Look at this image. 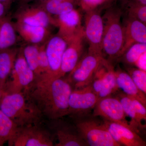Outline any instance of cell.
<instances>
[{"instance_id":"24","label":"cell","mask_w":146,"mask_h":146,"mask_svg":"<svg viewBox=\"0 0 146 146\" xmlns=\"http://www.w3.org/2000/svg\"><path fill=\"white\" fill-rule=\"evenodd\" d=\"M18 127L0 110V146L13 137Z\"/></svg>"},{"instance_id":"27","label":"cell","mask_w":146,"mask_h":146,"mask_svg":"<svg viewBox=\"0 0 146 146\" xmlns=\"http://www.w3.org/2000/svg\"><path fill=\"white\" fill-rule=\"evenodd\" d=\"M127 17L137 19L146 25V5L131 0L125 3Z\"/></svg>"},{"instance_id":"35","label":"cell","mask_w":146,"mask_h":146,"mask_svg":"<svg viewBox=\"0 0 146 146\" xmlns=\"http://www.w3.org/2000/svg\"><path fill=\"white\" fill-rule=\"evenodd\" d=\"M12 1V0H0V2L4 5L7 11L10 8Z\"/></svg>"},{"instance_id":"14","label":"cell","mask_w":146,"mask_h":146,"mask_svg":"<svg viewBox=\"0 0 146 146\" xmlns=\"http://www.w3.org/2000/svg\"><path fill=\"white\" fill-rule=\"evenodd\" d=\"M16 22L31 25L49 28L54 26L53 17L44 9L41 5H23L15 13Z\"/></svg>"},{"instance_id":"25","label":"cell","mask_w":146,"mask_h":146,"mask_svg":"<svg viewBox=\"0 0 146 146\" xmlns=\"http://www.w3.org/2000/svg\"><path fill=\"white\" fill-rule=\"evenodd\" d=\"M146 52V43H136L131 45L118 59L127 66L135 65L141 55Z\"/></svg>"},{"instance_id":"21","label":"cell","mask_w":146,"mask_h":146,"mask_svg":"<svg viewBox=\"0 0 146 146\" xmlns=\"http://www.w3.org/2000/svg\"><path fill=\"white\" fill-rule=\"evenodd\" d=\"M114 95L121 102L126 116L131 119L129 122L130 127L140 135L141 132L145 129L146 125L142 124V121L138 117L130 98L123 92L119 91Z\"/></svg>"},{"instance_id":"38","label":"cell","mask_w":146,"mask_h":146,"mask_svg":"<svg viewBox=\"0 0 146 146\" xmlns=\"http://www.w3.org/2000/svg\"><path fill=\"white\" fill-rule=\"evenodd\" d=\"M31 1H32V0H22V2L23 4H25Z\"/></svg>"},{"instance_id":"37","label":"cell","mask_w":146,"mask_h":146,"mask_svg":"<svg viewBox=\"0 0 146 146\" xmlns=\"http://www.w3.org/2000/svg\"><path fill=\"white\" fill-rule=\"evenodd\" d=\"M4 94V93L3 91H2V90L1 89V87H0V103H1L2 99L3 96Z\"/></svg>"},{"instance_id":"32","label":"cell","mask_w":146,"mask_h":146,"mask_svg":"<svg viewBox=\"0 0 146 146\" xmlns=\"http://www.w3.org/2000/svg\"><path fill=\"white\" fill-rule=\"evenodd\" d=\"M133 103V107L137 113L138 117L141 121H146V108L145 106L133 97L129 96Z\"/></svg>"},{"instance_id":"19","label":"cell","mask_w":146,"mask_h":146,"mask_svg":"<svg viewBox=\"0 0 146 146\" xmlns=\"http://www.w3.org/2000/svg\"><path fill=\"white\" fill-rule=\"evenodd\" d=\"M118 88L129 96L133 97L146 107V95L140 90L127 72L118 67L115 70Z\"/></svg>"},{"instance_id":"39","label":"cell","mask_w":146,"mask_h":146,"mask_svg":"<svg viewBox=\"0 0 146 146\" xmlns=\"http://www.w3.org/2000/svg\"><path fill=\"white\" fill-rule=\"evenodd\" d=\"M40 1H46V0H40Z\"/></svg>"},{"instance_id":"22","label":"cell","mask_w":146,"mask_h":146,"mask_svg":"<svg viewBox=\"0 0 146 146\" xmlns=\"http://www.w3.org/2000/svg\"><path fill=\"white\" fill-rule=\"evenodd\" d=\"M16 33L10 17L5 16L0 20V52L11 48L16 44Z\"/></svg>"},{"instance_id":"28","label":"cell","mask_w":146,"mask_h":146,"mask_svg":"<svg viewBox=\"0 0 146 146\" xmlns=\"http://www.w3.org/2000/svg\"><path fill=\"white\" fill-rule=\"evenodd\" d=\"M46 42L39 45L38 63L40 76L36 81L46 79L49 73V65L46 50Z\"/></svg>"},{"instance_id":"34","label":"cell","mask_w":146,"mask_h":146,"mask_svg":"<svg viewBox=\"0 0 146 146\" xmlns=\"http://www.w3.org/2000/svg\"><path fill=\"white\" fill-rule=\"evenodd\" d=\"M7 11L4 5L0 2V20L6 16Z\"/></svg>"},{"instance_id":"11","label":"cell","mask_w":146,"mask_h":146,"mask_svg":"<svg viewBox=\"0 0 146 146\" xmlns=\"http://www.w3.org/2000/svg\"><path fill=\"white\" fill-rule=\"evenodd\" d=\"M53 17L54 26L58 28L57 35L62 37L67 43L76 36L84 34V27L82 25L81 13L76 9Z\"/></svg>"},{"instance_id":"15","label":"cell","mask_w":146,"mask_h":146,"mask_svg":"<svg viewBox=\"0 0 146 146\" xmlns=\"http://www.w3.org/2000/svg\"><path fill=\"white\" fill-rule=\"evenodd\" d=\"M84 39V34L80 35L67 43L62 58L60 78L70 73L83 56Z\"/></svg>"},{"instance_id":"18","label":"cell","mask_w":146,"mask_h":146,"mask_svg":"<svg viewBox=\"0 0 146 146\" xmlns=\"http://www.w3.org/2000/svg\"><path fill=\"white\" fill-rule=\"evenodd\" d=\"M13 24L17 33L25 41L30 44H42L52 36L49 28L31 25L16 21Z\"/></svg>"},{"instance_id":"5","label":"cell","mask_w":146,"mask_h":146,"mask_svg":"<svg viewBox=\"0 0 146 146\" xmlns=\"http://www.w3.org/2000/svg\"><path fill=\"white\" fill-rule=\"evenodd\" d=\"M8 143L10 146H52L55 140L44 123L18 127Z\"/></svg>"},{"instance_id":"12","label":"cell","mask_w":146,"mask_h":146,"mask_svg":"<svg viewBox=\"0 0 146 146\" xmlns=\"http://www.w3.org/2000/svg\"><path fill=\"white\" fill-rule=\"evenodd\" d=\"M92 111L94 116L121 124L131 129L122 105L116 97L110 96L99 100Z\"/></svg>"},{"instance_id":"36","label":"cell","mask_w":146,"mask_h":146,"mask_svg":"<svg viewBox=\"0 0 146 146\" xmlns=\"http://www.w3.org/2000/svg\"><path fill=\"white\" fill-rule=\"evenodd\" d=\"M131 1H134L141 4L146 5V0H131Z\"/></svg>"},{"instance_id":"2","label":"cell","mask_w":146,"mask_h":146,"mask_svg":"<svg viewBox=\"0 0 146 146\" xmlns=\"http://www.w3.org/2000/svg\"><path fill=\"white\" fill-rule=\"evenodd\" d=\"M0 110L18 127L44 123L46 119L27 92L4 94Z\"/></svg>"},{"instance_id":"23","label":"cell","mask_w":146,"mask_h":146,"mask_svg":"<svg viewBox=\"0 0 146 146\" xmlns=\"http://www.w3.org/2000/svg\"><path fill=\"white\" fill-rule=\"evenodd\" d=\"M103 82L98 95L99 100L115 95L119 91L116 81L114 66L107 63L105 65L103 73Z\"/></svg>"},{"instance_id":"7","label":"cell","mask_w":146,"mask_h":146,"mask_svg":"<svg viewBox=\"0 0 146 146\" xmlns=\"http://www.w3.org/2000/svg\"><path fill=\"white\" fill-rule=\"evenodd\" d=\"M105 59L103 56L89 52L84 55L67 77L73 88H82L89 85Z\"/></svg>"},{"instance_id":"29","label":"cell","mask_w":146,"mask_h":146,"mask_svg":"<svg viewBox=\"0 0 146 146\" xmlns=\"http://www.w3.org/2000/svg\"><path fill=\"white\" fill-rule=\"evenodd\" d=\"M126 70L138 89L146 95V71L131 66H127Z\"/></svg>"},{"instance_id":"20","label":"cell","mask_w":146,"mask_h":146,"mask_svg":"<svg viewBox=\"0 0 146 146\" xmlns=\"http://www.w3.org/2000/svg\"><path fill=\"white\" fill-rule=\"evenodd\" d=\"M19 50L11 47L0 52V87L3 92L14 67Z\"/></svg>"},{"instance_id":"30","label":"cell","mask_w":146,"mask_h":146,"mask_svg":"<svg viewBox=\"0 0 146 146\" xmlns=\"http://www.w3.org/2000/svg\"><path fill=\"white\" fill-rule=\"evenodd\" d=\"M80 0H60V3L54 11L52 16L60 15L75 9L79 5Z\"/></svg>"},{"instance_id":"8","label":"cell","mask_w":146,"mask_h":146,"mask_svg":"<svg viewBox=\"0 0 146 146\" xmlns=\"http://www.w3.org/2000/svg\"><path fill=\"white\" fill-rule=\"evenodd\" d=\"M64 117L45 120V125L57 141L54 146H88L74 123Z\"/></svg>"},{"instance_id":"4","label":"cell","mask_w":146,"mask_h":146,"mask_svg":"<svg viewBox=\"0 0 146 146\" xmlns=\"http://www.w3.org/2000/svg\"><path fill=\"white\" fill-rule=\"evenodd\" d=\"M69 117L87 145L121 146L112 138L101 118L91 113Z\"/></svg>"},{"instance_id":"1","label":"cell","mask_w":146,"mask_h":146,"mask_svg":"<svg viewBox=\"0 0 146 146\" xmlns=\"http://www.w3.org/2000/svg\"><path fill=\"white\" fill-rule=\"evenodd\" d=\"M73 86L65 76L35 81L27 91L46 119L63 117L68 115L69 100Z\"/></svg>"},{"instance_id":"13","label":"cell","mask_w":146,"mask_h":146,"mask_svg":"<svg viewBox=\"0 0 146 146\" xmlns=\"http://www.w3.org/2000/svg\"><path fill=\"white\" fill-rule=\"evenodd\" d=\"M67 42L57 34L52 35L46 43V50L49 65V73L46 79L50 80L60 78L63 53Z\"/></svg>"},{"instance_id":"33","label":"cell","mask_w":146,"mask_h":146,"mask_svg":"<svg viewBox=\"0 0 146 146\" xmlns=\"http://www.w3.org/2000/svg\"><path fill=\"white\" fill-rule=\"evenodd\" d=\"M146 52L141 55L138 60L135 63V66L138 69L146 71Z\"/></svg>"},{"instance_id":"10","label":"cell","mask_w":146,"mask_h":146,"mask_svg":"<svg viewBox=\"0 0 146 146\" xmlns=\"http://www.w3.org/2000/svg\"><path fill=\"white\" fill-rule=\"evenodd\" d=\"M99 100L98 96L88 86L73 88L69 100V117L91 113Z\"/></svg>"},{"instance_id":"31","label":"cell","mask_w":146,"mask_h":146,"mask_svg":"<svg viewBox=\"0 0 146 146\" xmlns=\"http://www.w3.org/2000/svg\"><path fill=\"white\" fill-rule=\"evenodd\" d=\"M108 1L109 0H80L79 5L86 12L98 8L99 6Z\"/></svg>"},{"instance_id":"6","label":"cell","mask_w":146,"mask_h":146,"mask_svg":"<svg viewBox=\"0 0 146 146\" xmlns=\"http://www.w3.org/2000/svg\"><path fill=\"white\" fill-rule=\"evenodd\" d=\"M35 81V75L28 65L21 48L19 49L14 67L6 84L4 94L26 92Z\"/></svg>"},{"instance_id":"26","label":"cell","mask_w":146,"mask_h":146,"mask_svg":"<svg viewBox=\"0 0 146 146\" xmlns=\"http://www.w3.org/2000/svg\"><path fill=\"white\" fill-rule=\"evenodd\" d=\"M39 45L30 44L22 48L24 57L29 67L34 72L36 80L40 76L38 63Z\"/></svg>"},{"instance_id":"16","label":"cell","mask_w":146,"mask_h":146,"mask_svg":"<svg viewBox=\"0 0 146 146\" xmlns=\"http://www.w3.org/2000/svg\"><path fill=\"white\" fill-rule=\"evenodd\" d=\"M102 119L112 138L121 146H146L143 139L131 129L118 123Z\"/></svg>"},{"instance_id":"17","label":"cell","mask_w":146,"mask_h":146,"mask_svg":"<svg viewBox=\"0 0 146 146\" xmlns=\"http://www.w3.org/2000/svg\"><path fill=\"white\" fill-rule=\"evenodd\" d=\"M126 17L123 25L124 44L121 56L133 44L146 43L145 24L135 18Z\"/></svg>"},{"instance_id":"3","label":"cell","mask_w":146,"mask_h":146,"mask_svg":"<svg viewBox=\"0 0 146 146\" xmlns=\"http://www.w3.org/2000/svg\"><path fill=\"white\" fill-rule=\"evenodd\" d=\"M123 12L116 7L108 8L102 16L103 22L102 51L108 56V62L113 66L121 56L124 44V35L121 22Z\"/></svg>"},{"instance_id":"9","label":"cell","mask_w":146,"mask_h":146,"mask_svg":"<svg viewBox=\"0 0 146 146\" xmlns=\"http://www.w3.org/2000/svg\"><path fill=\"white\" fill-rule=\"evenodd\" d=\"M84 23V37L89 45L88 52L104 56L102 46L103 22L99 10L96 9L85 12Z\"/></svg>"}]
</instances>
